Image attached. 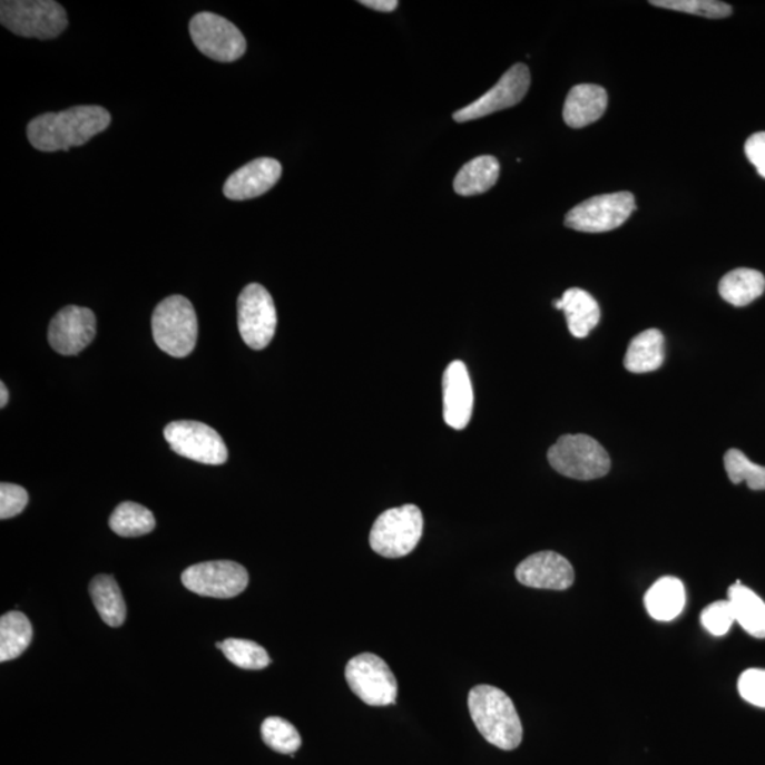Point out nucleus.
<instances>
[{
	"instance_id": "nucleus-18",
	"label": "nucleus",
	"mask_w": 765,
	"mask_h": 765,
	"mask_svg": "<svg viewBox=\"0 0 765 765\" xmlns=\"http://www.w3.org/2000/svg\"><path fill=\"white\" fill-rule=\"evenodd\" d=\"M608 106L607 91L596 85H579L571 88L563 108L565 122L580 129L595 124L604 116Z\"/></svg>"
},
{
	"instance_id": "nucleus-6",
	"label": "nucleus",
	"mask_w": 765,
	"mask_h": 765,
	"mask_svg": "<svg viewBox=\"0 0 765 765\" xmlns=\"http://www.w3.org/2000/svg\"><path fill=\"white\" fill-rule=\"evenodd\" d=\"M424 530V518L415 504L386 510L374 522L369 536L371 548L388 559H399L418 548Z\"/></svg>"
},
{
	"instance_id": "nucleus-7",
	"label": "nucleus",
	"mask_w": 765,
	"mask_h": 765,
	"mask_svg": "<svg viewBox=\"0 0 765 765\" xmlns=\"http://www.w3.org/2000/svg\"><path fill=\"white\" fill-rule=\"evenodd\" d=\"M238 331L244 343L254 351H263L277 330V310L273 296L259 284H249L237 300Z\"/></svg>"
},
{
	"instance_id": "nucleus-29",
	"label": "nucleus",
	"mask_w": 765,
	"mask_h": 765,
	"mask_svg": "<svg viewBox=\"0 0 765 765\" xmlns=\"http://www.w3.org/2000/svg\"><path fill=\"white\" fill-rule=\"evenodd\" d=\"M263 741L274 752L281 754H294L300 751L302 738L290 722L283 717H268L262 726Z\"/></svg>"
},
{
	"instance_id": "nucleus-5",
	"label": "nucleus",
	"mask_w": 765,
	"mask_h": 765,
	"mask_svg": "<svg viewBox=\"0 0 765 765\" xmlns=\"http://www.w3.org/2000/svg\"><path fill=\"white\" fill-rule=\"evenodd\" d=\"M548 460L560 475L579 481L598 480L611 468L610 455L600 442L585 434L560 437L550 447Z\"/></svg>"
},
{
	"instance_id": "nucleus-3",
	"label": "nucleus",
	"mask_w": 765,
	"mask_h": 765,
	"mask_svg": "<svg viewBox=\"0 0 765 765\" xmlns=\"http://www.w3.org/2000/svg\"><path fill=\"white\" fill-rule=\"evenodd\" d=\"M153 333L160 351L174 357L194 352L199 324L194 305L185 296L171 295L159 302L153 315Z\"/></svg>"
},
{
	"instance_id": "nucleus-28",
	"label": "nucleus",
	"mask_w": 765,
	"mask_h": 765,
	"mask_svg": "<svg viewBox=\"0 0 765 765\" xmlns=\"http://www.w3.org/2000/svg\"><path fill=\"white\" fill-rule=\"evenodd\" d=\"M216 647L222 649L226 658L237 668L259 670L267 668L271 664L267 650L248 639L228 638L225 643H217Z\"/></svg>"
},
{
	"instance_id": "nucleus-12",
	"label": "nucleus",
	"mask_w": 765,
	"mask_h": 765,
	"mask_svg": "<svg viewBox=\"0 0 765 765\" xmlns=\"http://www.w3.org/2000/svg\"><path fill=\"white\" fill-rule=\"evenodd\" d=\"M182 582L195 595L225 600L246 590L248 572L236 561H206L186 569L182 575Z\"/></svg>"
},
{
	"instance_id": "nucleus-35",
	"label": "nucleus",
	"mask_w": 765,
	"mask_h": 765,
	"mask_svg": "<svg viewBox=\"0 0 765 765\" xmlns=\"http://www.w3.org/2000/svg\"><path fill=\"white\" fill-rule=\"evenodd\" d=\"M744 150H746V156L757 169L758 175L765 179V133L752 135L747 139Z\"/></svg>"
},
{
	"instance_id": "nucleus-31",
	"label": "nucleus",
	"mask_w": 765,
	"mask_h": 765,
	"mask_svg": "<svg viewBox=\"0 0 765 765\" xmlns=\"http://www.w3.org/2000/svg\"><path fill=\"white\" fill-rule=\"evenodd\" d=\"M649 3L653 7L702 16L706 19H725L733 12L730 4L717 0H653Z\"/></svg>"
},
{
	"instance_id": "nucleus-36",
	"label": "nucleus",
	"mask_w": 765,
	"mask_h": 765,
	"mask_svg": "<svg viewBox=\"0 0 765 765\" xmlns=\"http://www.w3.org/2000/svg\"><path fill=\"white\" fill-rule=\"evenodd\" d=\"M361 4L377 12H393L399 7L398 0H362Z\"/></svg>"
},
{
	"instance_id": "nucleus-11",
	"label": "nucleus",
	"mask_w": 765,
	"mask_h": 765,
	"mask_svg": "<svg viewBox=\"0 0 765 765\" xmlns=\"http://www.w3.org/2000/svg\"><path fill=\"white\" fill-rule=\"evenodd\" d=\"M164 435L170 449L187 460L206 465L225 464L227 447L222 435L199 421H174L165 426Z\"/></svg>"
},
{
	"instance_id": "nucleus-15",
	"label": "nucleus",
	"mask_w": 765,
	"mask_h": 765,
	"mask_svg": "<svg viewBox=\"0 0 765 765\" xmlns=\"http://www.w3.org/2000/svg\"><path fill=\"white\" fill-rule=\"evenodd\" d=\"M520 585L540 590L563 591L575 582V569L566 557L556 551H539L517 567Z\"/></svg>"
},
{
	"instance_id": "nucleus-33",
	"label": "nucleus",
	"mask_w": 765,
	"mask_h": 765,
	"mask_svg": "<svg viewBox=\"0 0 765 765\" xmlns=\"http://www.w3.org/2000/svg\"><path fill=\"white\" fill-rule=\"evenodd\" d=\"M29 502V493L14 483L3 482L0 486V519L7 520L22 513Z\"/></svg>"
},
{
	"instance_id": "nucleus-9",
	"label": "nucleus",
	"mask_w": 765,
	"mask_h": 765,
	"mask_svg": "<svg viewBox=\"0 0 765 765\" xmlns=\"http://www.w3.org/2000/svg\"><path fill=\"white\" fill-rule=\"evenodd\" d=\"M345 676L353 694L369 706L393 705L398 697V680L377 655H356L349 660Z\"/></svg>"
},
{
	"instance_id": "nucleus-16",
	"label": "nucleus",
	"mask_w": 765,
	"mask_h": 765,
	"mask_svg": "<svg viewBox=\"0 0 765 765\" xmlns=\"http://www.w3.org/2000/svg\"><path fill=\"white\" fill-rule=\"evenodd\" d=\"M442 402L447 425L454 430H464L470 424L473 411L472 382L464 362H452L445 369L442 377Z\"/></svg>"
},
{
	"instance_id": "nucleus-19",
	"label": "nucleus",
	"mask_w": 765,
	"mask_h": 765,
	"mask_svg": "<svg viewBox=\"0 0 765 765\" xmlns=\"http://www.w3.org/2000/svg\"><path fill=\"white\" fill-rule=\"evenodd\" d=\"M553 305L556 310L565 312L571 335L579 340L588 336L601 320L600 306L595 296L581 288L567 290Z\"/></svg>"
},
{
	"instance_id": "nucleus-27",
	"label": "nucleus",
	"mask_w": 765,
	"mask_h": 765,
	"mask_svg": "<svg viewBox=\"0 0 765 765\" xmlns=\"http://www.w3.org/2000/svg\"><path fill=\"white\" fill-rule=\"evenodd\" d=\"M156 522L154 513L143 504L124 502L118 504L109 518V528L122 538H138L153 532Z\"/></svg>"
},
{
	"instance_id": "nucleus-24",
	"label": "nucleus",
	"mask_w": 765,
	"mask_h": 765,
	"mask_svg": "<svg viewBox=\"0 0 765 765\" xmlns=\"http://www.w3.org/2000/svg\"><path fill=\"white\" fill-rule=\"evenodd\" d=\"M90 595L102 621L109 627H121L127 618V606L116 579L107 575L94 577Z\"/></svg>"
},
{
	"instance_id": "nucleus-30",
	"label": "nucleus",
	"mask_w": 765,
	"mask_h": 765,
	"mask_svg": "<svg viewBox=\"0 0 765 765\" xmlns=\"http://www.w3.org/2000/svg\"><path fill=\"white\" fill-rule=\"evenodd\" d=\"M725 468L735 486L746 481L753 491H765V467L754 464L741 450L732 449L726 452Z\"/></svg>"
},
{
	"instance_id": "nucleus-22",
	"label": "nucleus",
	"mask_w": 765,
	"mask_h": 765,
	"mask_svg": "<svg viewBox=\"0 0 765 765\" xmlns=\"http://www.w3.org/2000/svg\"><path fill=\"white\" fill-rule=\"evenodd\" d=\"M499 166L496 156L483 155L470 160L458 171L454 180V190L460 196H477L486 194L497 185L499 179Z\"/></svg>"
},
{
	"instance_id": "nucleus-8",
	"label": "nucleus",
	"mask_w": 765,
	"mask_h": 765,
	"mask_svg": "<svg viewBox=\"0 0 765 765\" xmlns=\"http://www.w3.org/2000/svg\"><path fill=\"white\" fill-rule=\"evenodd\" d=\"M635 207V197L629 192L590 197L567 213L565 225L582 233L616 231L628 220Z\"/></svg>"
},
{
	"instance_id": "nucleus-37",
	"label": "nucleus",
	"mask_w": 765,
	"mask_h": 765,
	"mask_svg": "<svg viewBox=\"0 0 765 765\" xmlns=\"http://www.w3.org/2000/svg\"><path fill=\"white\" fill-rule=\"evenodd\" d=\"M0 398H2L0 399V408L3 409L9 402V392L4 383H0Z\"/></svg>"
},
{
	"instance_id": "nucleus-21",
	"label": "nucleus",
	"mask_w": 765,
	"mask_h": 765,
	"mask_svg": "<svg viewBox=\"0 0 765 765\" xmlns=\"http://www.w3.org/2000/svg\"><path fill=\"white\" fill-rule=\"evenodd\" d=\"M665 362V337L658 330H648L629 343L624 366L631 373L658 371Z\"/></svg>"
},
{
	"instance_id": "nucleus-20",
	"label": "nucleus",
	"mask_w": 765,
	"mask_h": 765,
	"mask_svg": "<svg viewBox=\"0 0 765 765\" xmlns=\"http://www.w3.org/2000/svg\"><path fill=\"white\" fill-rule=\"evenodd\" d=\"M644 601L650 617L657 621H673L684 611L686 601L684 582L673 576L663 577L649 588Z\"/></svg>"
},
{
	"instance_id": "nucleus-14",
	"label": "nucleus",
	"mask_w": 765,
	"mask_h": 765,
	"mask_svg": "<svg viewBox=\"0 0 765 765\" xmlns=\"http://www.w3.org/2000/svg\"><path fill=\"white\" fill-rule=\"evenodd\" d=\"M97 332L94 312L82 306L62 308L50 322L49 343L57 353L75 356L90 345Z\"/></svg>"
},
{
	"instance_id": "nucleus-17",
	"label": "nucleus",
	"mask_w": 765,
	"mask_h": 765,
	"mask_svg": "<svg viewBox=\"0 0 765 765\" xmlns=\"http://www.w3.org/2000/svg\"><path fill=\"white\" fill-rule=\"evenodd\" d=\"M283 166L277 159L258 158L234 171L223 192L231 200H249L267 194L278 184Z\"/></svg>"
},
{
	"instance_id": "nucleus-4",
	"label": "nucleus",
	"mask_w": 765,
	"mask_h": 765,
	"mask_svg": "<svg viewBox=\"0 0 765 765\" xmlns=\"http://www.w3.org/2000/svg\"><path fill=\"white\" fill-rule=\"evenodd\" d=\"M0 23L22 38L50 40L69 26L66 9L55 0H3Z\"/></svg>"
},
{
	"instance_id": "nucleus-23",
	"label": "nucleus",
	"mask_w": 765,
	"mask_h": 765,
	"mask_svg": "<svg viewBox=\"0 0 765 765\" xmlns=\"http://www.w3.org/2000/svg\"><path fill=\"white\" fill-rule=\"evenodd\" d=\"M728 601L735 611L736 622L752 637L765 638V602L741 581L728 588Z\"/></svg>"
},
{
	"instance_id": "nucleus-32",
	"label": "nucleus",
	"mask_w": 765,
	"mask_h": 765,
	"mask_svg": "<svg viewBox=\"0 0 765 765\" xmlns=\"http://www.w3.org/2000/svg\"><path fill=\"white\" fill-rule=\"evenodd\" d=\"M700 622L706 631L716 635V637L726 635L733 624L736 622L735 611H733L730 601L720 600L710 604L709 607L702 611Z\"/></svg>"
},
{
	"instance_id": "nucleus-25",
	"label": "nucleus",
	"mask_w": 765,
	"mask_h": 765,
	"mask_svg": "<svg viewBox=\"0 0 765 765\" xmlns=\"http://www.w3.org/2000/svg\"><path fill=\"white\" fill-rule=\"evenodd\" d=\"M765 290V278L757 269L737 268L722 278L719 293L723 300L735 306H746L759 298Z\"/></svg>"
},
{
	"instance_id": "nucleus-26",
	"label": "nucleus",
	"mask_w": 765,
	"mask_h": 765,
	"mask_svg": "<svg viewBox=\"0 0 765 765\" xmlns=\"http://www.w3.org/2000/svg\"><path fill=\"white\" fill-rule=\"evenodd\" d=\"M33 628L23 612L3 614L0 618V660L8 663L19 658L29 648Z\"/></svg>"
},
{
	"instance_id": "nucleus-10",
	"label": "nucleus",
	"mask_w": 765,
	"mask_h": 765,
	"mask_svg": "<svg viewBox=\"0 0 765 765\" xmlns=\"http://www.w3.org/2000/svg\"><path fill=\"white\" fill-rule=\"evenodd\" d=\"M189 30L197 49L212 60L233 62L246 53V38L237 26L222 16L210 12L197 13L190 20Z\"/></svg>"
},
{
	"instance_id": "nucleus-34",
	"label": "nucleus",
	"mask_w": 765,
	"mask_h": 765,
	"mask_svg": "<svg viewBox=\"0 0 765 765\" xmlns=\"http://www.w3.org/2000/svg\"><path fill=\"white\" fill-rule=\"evenodd\" d=\"M738 692L748 704L765 709V670H746L738 679Z\"/></svg>"
},
{
	"instance_id": "nucleus-1",
	"label": "nucleus",
	"mask_w": 765,
	"mask_h": 765,
	"mask_svg": "<svg viewBox=\"0 0 765 765\" xmlns=\"http://www.w3.org/2000/svg\"><path fill=\"white\" fill-rule=\"evenodd\" d=\"M111 114L98 106H78L61 112H47L31 119L28 138L41 153L82 147L96 135L106 131Z\"/></svg>"
},
{
	"instance_id": "nucleus-2",
	"label": "nucleus",
	"mask_w": 765,
	"mask_h": 765,
	"mask_svg": "<svg viewBox=\"0 0 765 765\" xmlns=\"http://www.w3.org/2000/svg\"><path fill=\"white\" fill-rule=\"evenodd\" d=\"M473 723L483 738L501 751H514L523 738L522 722L512 699L496 686H475L468 695Z\"/></svg>"
},
{
	"instance_id": "nucleus-13",
	"label": "nucleus",
	"mask_w": 765,
	"mask_h": 765,
	"mask_svg": "<svg viewBox=\"0 0 765 765\" xmlns=\"http://www.w3.org/2000/svg\"><path fill=\"white\" fill-rule=\"evenodd\" d=\"M530 87V71L528 66L518 62L504 72L501 80L477 101L458 109L452 116L455 122H468L473 119L491 116L502 109L518 106L528 94Z\"/></svg>"
}]
</instances>
